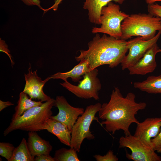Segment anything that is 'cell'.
<instances>
[{"label": "cell", "mask_w": 161, "mask_h": 161, "mask_svg": "<svg viewBox=\"0 0 161 161\" xmlns=\"http://www.w3.org/2000/svg\"><path fill=\"white\" fill-rule=\"evenodd\" d=\"M129 16L120 11L118 4L110 2L101 10L100 27H93L92 32L94 34L103 33L117 39H120L122 35V22Z\"/></svg>", "instance_id": "obj_5"}, {"label": "cell", "mask_w": 161, "mask_h": 161, "mask_svg": "<svg viewBox=\"0 0 161 161\" xmlns=\"http://www.w3.org/2000/svg\"><path fill=\"white\" fill-rule=\"evenodd\" d=\"M154 150L158 153H161V128L158 134L151 140Z\"/></svg>", "instance_id": "obj_25"}, {"label": "cell", "mask_w": 161, "mask_h": 161, "mask_svg": "<svg viewBox=\"0 0 161 161\" xmlns=\"http://www.w3.org/2000/svg\"><path fill=\"white\" fill-rule=\"evenodd\" d=\"M77 152L72 148H62L55 151L54 157L55 161H79Z\"/></svg>", "instance_id": "obj_21"}, {"label": "cell", "mask_w": 161, "mask_h": 161, "mask_svg": "<svg viewBox=\"0 0 161 161\" xmlns=\"http://www.w3.org/2000/svg\"><path fill=\"white\" fill-rule=\"evenodd\" d=\"M148 5L154 3L157 1H161V0H144Z\"/></svg>", "instance_id": "obj_31"}, {"label": "cell", "mask_w": 161, "mask_h": 161, "mask_svg": "<svg viewBox=\"0 0 161 161\" xmlns=\"http://www.w3.org/2000/svg\"><path fill=\"white\" fill-rule=\"evenodd\" d=\"M12 103L9 101H3L0 100V111L1 112L6 108L14 105Z\"/></svg>", "instance_id": "obj_29"}, {"label": "cell", "mask_w": 161, "mask_h": 161, "mask_svg": "<svg viewBox=\"0 0 161 161\" xmlns=\"http://www.w3.org/2000/svg\"><path fill=\"white\" fill-rule=\"evenodd\" d=\"M148 11L151 15L161 18V5L154 3L148 5ZM158 52H161V49H159Z\"/></svg>", "instance_id": "obj_24"}, {"label": "cell", "mask_w": 161, "mask_h": 161, "mask_svg": "<svg viewBox=\"0 0 161 161\" xmlns=\"http://www.w3.org/2000/svg\"><path fill=\"white\" fill-rule=\"evenodd\" d=\"M55 103V99L51 98L41 105L33 107L21 116L11 120L4 131V136L17 130L35 132L45 130L47 121L52 116V109Z\"/></svg>", "instance_id": "obj_3"}, {"label": "cell", "mask_w": 161, "mask_h": 161, "mask_svg": "<svg viewBox=\"0 0 161 161\" xmlns=\"http://www.w3.org/2000/svg\"><path fill=\"white\" fill-rule=\"evenodd\" d=\"M133 93H128L123 97L119 89L115 87L112 91L110 99L107 103H103L98 112L99 118L103 120L102 125L112 134L120 130L123 131L125 136L131 134L129 129L133 123L139 122L135 115L140 110L146 106L145 102H137Z\"/></svg>", "instance_id": "obj_1"}, {"label": "cell", "mask_w": 161, "mask_h": 161, "mask_svg": "<svg viewBox=\"0 0 161 161\" xmlns=\"http://www.w3.org/2000/svg\"><path fill=\"white\" fill-rule=\"evenodd\" d=\"M88 49H81L75 58L78 62L81 59L88 61L89 71L104 65L112 68L121 63L129 50L128 41L117 39L104 34L96 33L88 44Z\"/></svg>", "instance_id": "obj_2"}, {"label": "cell", "mask_w": 161, "mask_h": 161, "mask_svg": "<svg viewBox=\"0 0 161 161\" xmlns=\"http://www.w3.org/2000/svg\"><path fill=\"white\" fill-rule=\"evenodd\" d=\"M97 161H117L118 158L114 154L112 150H109L106 154L103 156L96 154L94 156Z\"/></svg>", "instance_id": "obj_23"}, {"label": "cell", "mask_w": 161, "mask_h": 161, "mask_svg": "<svg viewBox=\"0 0 161 161\" xmlns=\"http://www.w3.org/2000/svg\"><path fill=\"white\" fill-rule=\"evenodd\" d=\"M28 71V73L24 74L25 84L23 91L31 99H37L42 102L50 100L51 97L44 92L43 87L46 83L51 79L50 77H48L42 80L37 75V70L32 72L30 65Z\"/></svg>", "instance_id": "obj_11"}, {"label": "cell", "mask_w": 161, "mask_h": 161, "mask_svg": "<svg viewBox=\"0 0 161 161\" xmlns=\"http://www.w3.org/2000/svg\"><path fill=\"white\" fill-rule=\"evenodd\" d=\"M134 87L142 91L150 94H161V75L148 76L142 82H136Z\"/></svg>", "instance_id": "obj_18"}, {"label": "cell", "mask_w": 161, "mask_h": 161, "mask_svg": "<svg viewBox=\"0 0 161 161\" xmlns=\"http://www.w3.org/2000/svg\"><path fill=\"white\" fill-rule=\"evenodd\" d=\"M29 151L34 157L49 155L52 147L48 141L42 138L35 131H29L27 142Z\"/></svg>", "instance_id": "obj_14"}, {"label": "cell", "mask_w": 161, "mask_h": 161, "mask_svg": "<svg viewBox=\"0 0 161 161\" xmlns=\"http://www.w3.org/2000/svg\"><path fill=\"white\" fill-rule=\"evenodd\" d=\"M23 91L20 93L17 104L15 107V112L13 115L11 120L21 116L29 109L34 106L41 105L43 103L40 100L36 101L32 100Z\"/></svg>", "instance_id": "obj_19"}, {"label": "cell", "mask_w": 161, "mask_h": 161, "mask_svg": "<svg viewBox=\"0 0 161 161\" xmlns=\"http://www.w3.org/2000/svg\"><path fill=\"white\" fill-rule=\"evenodd\" d=\"M101 105L97 103L86 107L83 113L80 116L74 124L71 131L70 147L79 152L81 144L86 139L93 140L95 137L90 131L91 125L94 120H98L96 114L99 111Z\"/></svg>", "instance_id": "obj_6"}, {"label": "cell", "mask_w": 161, "mask_h": 161, "mask_svg": "<svg viewBox=\"0 0 161 161\" xmlns=\"http://www.w3.org/2000/svg\"><path fill=\"white\" fill-rule=\"evenodd\" d=\"M15 148L9 143H0V155L8 161L11 158Z\"/></svg>", "instance_id": "obj_22"}, {"label": "cell", "mask_w": 161, "mask_h": 161, "mask_svg": "<svg viewBox=\"0 0 161 161\" xmlns=\"http://www.w3.org/2000/svg\"><path fill=\"white\" fill-rule=\"evenodd\" d=\"M119 148H127L131 154L126 152V157L134 161H160L161 157L152 148L145 145L138 138L130 134L121 137Z\"/></svg>", "instance_id": "obj_8"}, {"label": "cell", "mask_w": 161, "mask_h": 161, "mask_svg": "<svg viewBox=\"0 0 161 161\" xmlns=\"http://www.w3.org/2000/svg\"><path fill=\"white\" fill-rule=\"evenodd\" d=\"M45 129L57 137L62 143L70 147L71 131L65 125L50 117L47 121Z\"/></svg>", "instance_id": "obj_16"}, {"label": "cell", "mask_w": 161, "mask_h": 161, "mask_svg": "<svg viewBox=\"0 0 161 161\" xmlns=\"http://www.w3.org/2000/svg\"><path fill=\"white\" fill-rule=\"evenodd\" d=\"M161 34V30L149 40H145L141 37L137 36L128 41L129 52L120 64L122 69H128L138 61L151 47L157 43Z\"/></svg>", "instance_id": "obj_9"}, {"label": "cell", "mask_w": 161, "mask_h": 161, "mask_svg": "<svg viewBox=\"0 0 161 161\" xmlns=\"http://www.w3.org/2000/svg\"><path fill=\"white\" fill-rule=\"evenodd\" d=\"M25 4L28 6L35 5L38 6L40 9L43 10V8L40 4V0H21Z\"/></svg>", "instance_id": "obj_28"}, {"label": "cell", "mask_w": 161, "mask_h": 161, "mask_svg": "<svg viewBox=\"0 0 161 161\" xmlns=\"http://www.w3.org/2000/svg\"><path fill=\"white\" fill-rule=\"evenodd\" d=\"M126 0H85L83 8L88 11V18L91 23L100 25L101 11L109 2L114 1L122 4Z\"/></svg>", "instance_id": "obj_15"}, {"label": "cell", "mask_w": 161, "mask_h": 161, "mask_svg": "<svg viewBox=\"0 0 161 161\" xmlns=\"http://www.w3.org/2000/svg\"><path fill=\"white\" fill-rule=\"evenodd\" d=\"M121 30V39L126 40L136 36L149 40L161 30V18L149 13L132 14L122 21Z\"/></svg>", "instance_id": "obj_4"}, {"label": "cell", "mask_w": 161, "mask_h": 161, "mask_svg": "<svg viewBox=\"0 0 161 161\" xmlns=\"http://www.w3.org/2000/svg\"><path fill=\"white\" fill-rule=\"evenodd\" d=\"M159 49L157 43L154 45L138 61L128 69L129 74L144 75L153 72L157 66L155 57Z\"/></svg>", "instance_id": "obj_13"}, {"label": "cell", "mask_w": 161, "mask_h": 161, "mask_svg": "<svg viewBox=\"0 0 161 161\" xmlns=\"http://www.w3.org/2000/svg\"><path fill=\"white\" fill-rule=\"evenodd\" d=\"M35 157L31 154L27 141L24 138L18 146L15 148L10 161H34Z\"/></svg>", "instance_id": "obj_20"}, {"label": "cell", "mask_w": 161, "mask_h": 161, "mask_svg": "<svg viewBox=\"0 0 161 161\" xmlns=\"http://www.w3.org/2000/svg\"><path fill=\"white\" fill-rule=\"evenodd\" d=\"M55 106L58 108V113L51 118L62 123L71 131L79 117L84 111L83 108L72 106L62 96H56Z\"/></svg>", "instance_id": "obj_10"}, {"label": "cell", "mask_w": 161, "mask_h": 161, "mask_svg": "<svg viewBox=\"0 0 161 161\" xmlns=\"http://www.w3.org/2000/svg\"><path fill=\"white\" fill-rule=\"evenodd\" d=\"M137 124L134 135L145 145L153 148L151 140L156 137L160 131L161 117L148 118Z\"/></svg>", "instance_id": "obj_12"}, {"label": "cell", "mask_w": 161, "mask_h": 161, "mask_svg": "<svg viewBox=\"0 0 161 161\" xmlns=\"http://www.w3.org/2000/svg\"><path fill=\"white\" fill-rule=\"evenodd\" d=\"M89 71V62L86 60L82 59L70 70L65 72H58L51 75L50 77L51 79H61L64 81L70 78L72 81L77 82L79 81L82 77Z\"/></svg>", "instance_id": "obj_17"}, {"label": "cell", "mask_w": 161, "mask_h": 161, "mask_svg": "<svg viewBox=\"0 0 161 161\" xmlns=\"http://www.w3.org/2000/svg\"><path fill=\"white\" fill-rule=\"evenodd\" d=\"M63 0H55L54 4L50 8L47 9V10L48 11L51 9H52L54 11L57 10L58 5L61 3Z\"/></svg>", "instance_id": "obj_30"}, {"label": "cell", "mask_w": 161, "mask_h": 161, "mask_svg": "<svg viewBox=\"0 0 161 161\" xmlns=\"http://www.w3.org/2000/svg\"><path fill=\"white\" fill-rule=\"evenodd\" d=\"M0 51L1 52H4L7 55L11 61L12 66H13L14 63L12 59V56L10 54V52L5 41L2 40L1 38H0Z\"/></svg>", "instance_id": "obj_26"}, {"label": "cell", "mask_w": 161, "mask_h": 161, "mask_svg": "<svg viewBox=\"0 0 161 161\" xmlns=\"http://www.w3.org/2000/svg\"><path fill=\"white\" fill-rule=\"evenodd\" d=\"M35 161H55L54 157L49 155L42 154L35 157Z\"/></svg>", "instance_id": "obj_27"}, {"label": "cell", "mask_w": 161, "mask_h": 161, "mask_svg": "<svg viewBox=\"0 0 161 161\" xmlns=\"http://www.w3.org/2000/svg\"><path fill=\"white\" fill-rule=\"evenodd\" d=\"M98 70L94 69L86 73L83 79L77 85H73L67 80L60 83L63 87L77 97L85 99H99V91L101 89V84L98 77Z\"/></svg>", "instance_id": "obj_7"}]
</instances>
